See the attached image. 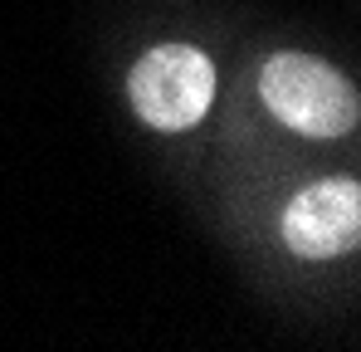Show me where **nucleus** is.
Masks as SVG:
<instances>
[{
  "mask_svg": "<svg viewBox=\"0 0 361 352\" xmlns=\"http://www.w3.org/2000/svg\"><path fill=\"white\" fill-rule=\"evenodd\" d=\"M283 240L302 259H337L361 240V191L357 181H317L293 196L283 216Z\"/></svg>",
  "mask_w": 361,
  "mask_h": 352,
  "instance_id": "3",
  "label": "nucleus"
},
{
  "mask_svg": "<svg viewBox=\"0 0 361 352\" xmlns=\"http://www.w3.org/2000/svg\"><path fill=\"white\" fill-rule=\"evenodd\" d=\"M127 93L137 117L152 122L157 132L195 127L215 103V64L190 45H157L152 54L137 59Z\"/></svg>",
  "mask_w": 361,
  "mask_h": 352,
  "instance_id": "2",
  "label": "nucleus"
},
{
  "mask_svg": "<svg viewBox=\"0 0 361 352\" xmlns=\"http://www.w3.org/2000/svg\"><path fill=\"white\" fill-rule=\"evenodd\" d=\"M259 93L269 113L302 137H342L357 127V88L307 54H274L259 74Z\"/></svg>",
  "mask_w": 361,
  "mask_h": 352,
  "instance_id": "1",
  "label": "nucleus"
}]
</instances>
